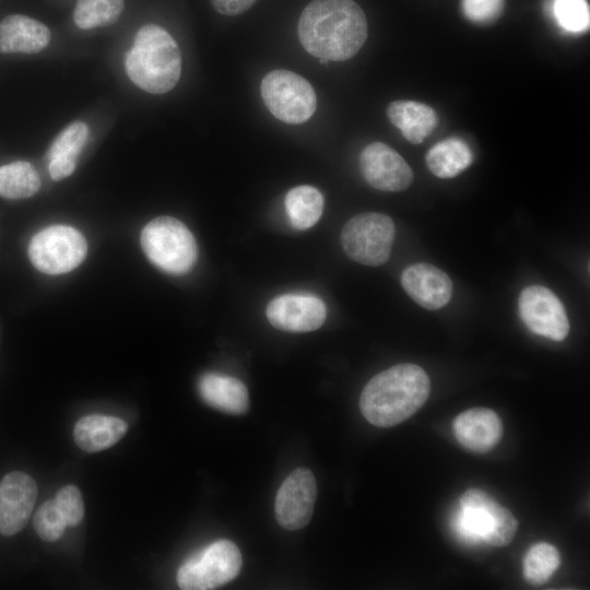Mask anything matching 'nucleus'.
I'll return each instance as SVG.
<instances>
[{"instance_id":"obj_11","label":"nucleus","mask_w":590,"mask_h":590,"mask_svg":"<svg viewBox=\"0 0 590 590\" xmlns=\"http://www.w3.org/2000/svg\"><path fill=\"white\" fill-rule=\"evenodd\" d=\"M317 497V483L307 468H297L278 489L274 510L276 521L286 530H298L310 521Z\"/></svg>"},{"instance_id":"obj_1","label":"nucleus","mask_w":590,"mask_h":590,"mask_svg":"<svg viewBox=\"0 0 590 590\" xmlns=\"http://www.w3.org/2000/svg\"><path fill=\"white\" fill-rule=\"evenodd\" d=\"M304 49L320 62L344 61L358 52L367 38V20L353 0H312L297 27Z\"/></svg>"},{"instance_id":"obj_20","label":"nucleus","mask_w":590,"mask_h":590,"mask_svg":"<svg viewBox=\"0 0 590 590\" xmlns=\"http://www.w3.org/2000/svg\"><path fill=\"white\" fill-rule=\"evenodd\" d=\"M128 425L121 418L102 414L81 417L74 428L76 445L86 452H97L117 444L127 433Z\"/></svg>"},{"instance_id":"obj_5","label":"nucleus","mask_w":590,"mask_h":590,"mask_svg":"<svg viewBox=\"0 0 590 590\" xmlns=\"http://www.w3.org/2000/svg\"><path fill=\"white\" fill-rule=\"evenodd\" d=\"M141 246L149 260L169 274H185L197 262L198 247L192 233L172 216L150 221L142 229Z\"/></svg>"},{"instance_id":"obj_19","label":"nucleus","mask_w":590,"mask_h":590,"mask_svg":"<svg viewBox=\"0 0 590 590\" xmlns=\"http://www.w3.org/2000/svg\"><path fill=\"white\" fill-rule=\"evenodd\" d=\"M87 137V125L78 120L68 125L55 138L47 152L48 173L54 180L64 179L75 170Z\"/></svg>"},{"instance_id":"obj_7","label":"nucleus","mask_w":590,"mask_h":590,"mask_svg":"<svg viewBox=\"0 0 590 590\" xmlns=\"http://www.w3.org/2000/svg\"><path fill=\"white\" fill-rule=\"evenodd\" d=\"M261 97L269 111L279 120L298 125L315 113L317 97L311 84L288 70L269 72L260 85Z\"/></svg>"},{"instance_id":"obj_28","label":"nucleus","mask_w":590,"mask_h":590,"mask_svg":"<svg viewBox=\"0 0 590 590\" xmlns=\"http://www.w3.org/2000/svg\"><path fill=\"white\" fill-rule=\"evenodd\" d=\"M33 526L38 536L46 542L59 540L68 527L55 498L46 500L36 511Z\"/></svg>"},{"instance_id":"obj_21","label":"nucleus","mask_w":590,"mask_h":590,"mask_svg":"<svg viewBox=\"0 0 590 590\" xmlns=\"http://www.w3.org/2000/svg\"><path fill=\"white\" fill-rule=\"evenodd\" d=\"M387 116L411 143L420 144L437 125L435 110L414 101H394L387 107Z\"/></svg>"},{"instance_id":"obj_3","label":"nucleus","mask_w":590,"mask_h":590,"mask_svg":"<svg viewBox=\"0 0 590 590\" xmlns=\"http://www.w3.org/2000/svg\"><path fill=\"white\" fill-rule=\"evenodd\" d=\"M125 70L131 82L151 94L175 87L181 73V54L172 35L162 26L145 24L135 34L125 55Z\"/></svg>"},{"instance_id":"obj_10","label":"nucleus","mask_w":590,"mask_h":590,"mask_svg":"<svg viewBox=\"0 0 590 590\" xmlns=\"http://www.w3.org/2000/svg\"><path fill=\"white\" fill-rule=\"evenodd\" d=\"M518 309L522 322L532 333L554 341H563L569 333L563 303L544 286L523 288L518 298Z\"/></svg>"},{"instance_id":"obj_2","label":"nucleus","mask_w":590,"mask_h":590,"mask_svg":"<svg viewBox=\"0 0 590 590\" xmlns=\"http://www.w3.org/2000/svg\"><path fill=\"white\" fill-rule=\"evenodd\" d=\"M430 382L418 365L403 363L375 375L359 397L363 416L378 427H390L412 416L427 400Z\"/></svg>"},{"instance_id":"obj_13","label":"nucleus","mask_w":590,"mask_h":590,"mask_svg":"<svg viewBox=\"0 0 590 590\" xmlns=\"http://www.w3.org/2000/svg\"><path fill=\"white\" fill-rule=\"evenodd\" d=\"M269 322L286 332H309L321 327L326 320V305L319 297L309 294H283L274 297L267 306Z\"/></svg>"},{"instance_id":"obj_4","label":"nucleus","mask_w":590,"mask_h":590,"mask_svg":"<svg viewBox=\"0 0 590 590\" xmlns=\"http://www.w3.org/2000/svg\"><path fill=\"white\" fill-rule=\"evenodd\" d=\"M452 524L462 541L495 547L508 545L518 530L511 511L479 488L463 493Z\"/></svg>"},{"instance_id":"obj_8","label":"nucleus","mask_w":590,"mask_h":590,"mask_svg":"<svg viewBox=\"0 0 590 590\" xmlns=\"http://www.w3.org/2000/svg\"><path fill=\"white\" fill-rule=\"evenodd\" d=\"M396 227L382 213L367 212L353 216L341 231V245L354 261L378 267L391 255Z\"/></svg>"},{"instance_id":"obj_15","label":"nucleus","mask_w":590,"mask_h":590,"mask_svg":"<svg viewBox=\"0 0 590 590\" xmlns=\"http://www.w3.org/2000/svg\"><path fill=\"white\" fill-rule=\"evenodd\" d=\"M406 294L420 306L436 310L446 306L452 296V282L440 269L420 262L409 266L401 274Z\"/></svg>"},{"instance_id":"obj_26","label":"nucleus","mask_w":590,"mask_h":590,"mask_svg":"<svg viewBox=\"0 0 590 590\" xmlns=\"http://www.w3.org/2000/svg\"><path fill=\"white\" fill-rule=\"evenodd\" d=\"M560 565L558 550L548 543L532 545L523 557V576L532 585L545 583Z\"/></svg>"},{"instance_id":"obj_24","label":"nucleus","mask_w":590,"mask_h":590,"mask_svg":"<svg viewBox=\"0 0 590 590\" xmlns=\"http://www.w3.org/2000/svg\"><path fill=\"white\" fill-rule=\"evenodd\" d=\"M40 188V178L35 167L25 161H16L0 166V197L4 199H26Z\"/></svg>"},{"instance_id":"obj_9","label":"nucleus","mask_w":590,"mask_h":590,"mask_svg":"<svg viewBox=\"0 0 590 590\" xmlns=\"http://www.w3.org/2000/svg\"><path fill=\"white\" fill-rule=\"evenodd\" d=\"M86 253L85 237L68 225L48 226L35 234L28 245L32 264L50 275L72 271L83 262Z\"/></svg>"},{"instance_id":"obj_23","label":"nucleus","mask_w":590,"mask_h":590,"mask_svg":"<svg viewBox=\"0 0 590 590\" xmlns=\"http://www.w3.org/2000/svg\"><path fill=\"white\" fill-rule=\"evenodd\" d=\"M285 210L295 229H308L319 221L322 214L323 197L312 186L294 187L285 196Z\"/></svg>"},{"instance_id":"obj_6","label":"nucleus","mask_w":590,"mask_h":590,"mask_svg":"<svg viewBox=\"0 0 590 590\" xmlns=\"http://www.w3.org/2000/svg\"><path fill=\"white\" fill-rule=\"evenodd\" d=\"M243 558L238 546L226 539L213 541L190 555L177 570V585L184 590L215 589L233 580Z\"/></svg>"},{"instance_id":"obj_31","label":"nucleus","mask_w":590,"mask_h":590,"mask_svg":"<svg viewBox=\"0 0 590 590\" xmlns=\"http://www.w3.org/2000/svg\"><path fill=\"white\" fill-rule=\"evenodd\" d=\"M213 8L224 15H238L247 11L257 0H210Z\"/></svg>"},{"instance_id":"obj_29","label":"nucleus","mask_w":590,"mask_h":590,"mask_svg":"<svg viewBox=\"0 0 590 590\" xmlns=\"http://www.w3.org/2000/svg\"><path fill=\"white\" fill-rule=\"evenodd\" d=\"M56 504L70 527L78 526L84 516V504L75 485L61 487L55 497Z\"/></svg>"},{"instance_id":"obj_14","label":"nucleus","mask_w":590,"mask_h":590,"mask_svg":"<svg viewBox=\"0 0 590 590\" xmlns=\"http://www.w3.org/2000/svg\"><path fill=\"white\" fill-rule=\"evenodd\" d=\"M37 494L31 475L21 471L4 475L0 482V534L10 536L26 526Z\"/></svg>"},{"instance_id":"obj_27","label":"nucleus","mask_w":590,"mask_h":590,"mask_svg":"<svg viewBox=\"0 0 590 590\" xmlns=\"http://www.w3.org/2000/svg\"><path fill=\"white\" fill-rule=\"evenodd\" d=\"M552 13L558 26L568 33L578 34L589 28L587 0H553Z\"/></svg>"},{"instance_id":"obj_17","label":"nucleus","mask_w":590,"mask_h":590,"mask_svg":"<svg viewBox=\"0 0 590 590\" xmlns=\"http://www.w3.org/2000/svg\"><path fill=\"white\" fill-rule=\"evenodd\" d=\"M50 31L42 22L11 14L0 22L1 54H37L50 43Z\"/></svg>"},{"instance_id":"obj_12","label":"nucleus","mask_w":590,"mask_h":590,"mask_svg":"<svg viewBox=\"0 0 590 590\" xmlns=\"http://www.w3.org/2000/svg\"><path fill=\"white\" fill-rule=\"evenodd\" d=\"M359 167L365 180L382 191L405 190L413 180V172L405 160L382 142H373L364 148Z\"/></svg>"},{"instance_id":"obj_25","label":"nucleus","mask_w":590,"mask_h":590,"mask_svg":"<svg viewBox=\"0 0 590 590\" xmlns=\"http://www.w3.org/2000/svg\"><path fill=\"white\" fill-rule=\"evenodd\" d=\"M123 8V0H78L73 20L82 30L104 27L117 22Z\"/></svg>"},{"instance_id":"obj_30","label":"nucleus","mask_w":590,"mask_h":590,"mask_svg":"<svg viewBox=\"0 0 590 590\" xmlns=\"http://www.w3.org/2000/svg\"><path fill=\"white\" fill-rule=\"evenodd\" d=\"M505 0H462L464 16L474 23H491L498 19L504 9Z\"/></svg>"},{"instance_id":"obj_16","label":"nucleus","mask_w":590,"mask_h":590,"mask_svg":"<svg viewBox=\"0 0 590 590\" xmlns=\"http://www.w3.org/2000/svg\"><path fill=\"white\" fill-rule=\"evenodd\" d=\"M458 442L473 452H487L500 440L503 424L499 416L487 408H473L458 414L452 423Z\"/></svg>"},{"instance_id":"obj_18","label":"nucleus","mask_w":590,"mask_h":590,"mask_svg":"<svg viewBox=\"0 0 590 590\" xmlns=\"http://www.w3.org/2000/svg\"><path fill=\"white\" fill-rule=\"evenodd\" d=\"M201 399L229 414H244L249 408L247 387L239 379L220 373H206L198 381Z\"/></svg>"},{"instance_id":"obj_22","label":"nucleus","mask_w":590,"mask_h":590,"mask_svg":"<svg viewBox=\"0 0 590 590\" xmlns=\"http://www.w3.org/2000/svg\"><path fill=\"white\" fill-rule=\"evenodd\" d=\"M428 169L439 178H453L473 161L469 145L459 138H448L432 146L425 156Z\"/></svg>"}]
</instances>
